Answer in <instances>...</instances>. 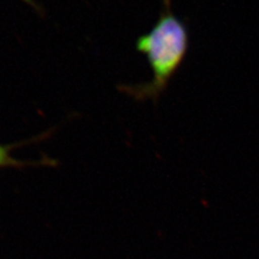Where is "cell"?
Instances as JSON below:
<instances>
[{
    "instance_id": "cell-1",
    "label": "cell",
    "mask_w": 259,
    "mask_h": 259,
    "mask_svg": "<svg viewBox=\"0 0 259 259\" xmlns=\"http://www.w3.org/2000/svg\"><path fill=\"white\" fill-rule=\"evenodd\" d=\"M189 49L187 25L171 10H163L150 30L136 41V50L144 54L152 71L147 82L121 85L119 90L136 101L157 103L183 65Z\"/></svg>"
},
{
    "instance_id": "cell-2",
    "label": "cell",
    "mask_w": 259,
    "mask_h": 259,
    "mask_svg": "<svg viewBox=\"0 0 259 259\" xmlns=\"http://www.w3.org/2000/svg\"><path fill=\"white\" fill-rule=\"evenodd\" d=\"M37 140H31L23 143H14V144H0V168L10 167V168H26L30 166H45L49 165L52 166L56 162L52 159L45 158L38 161H28V160H21L16 159L12 156V151L19 147V146H23L25 144H29L32 142H36Z\"/></svg>"
},
{
    "instance_id": "cell-3",
    "label": "cell",
    "mask_w": 259,
    "mask_h": 259,
    "mask_svg": "<svg viewBox=\"0 0 259 259\" xmlns=\"http://www.w3.org/2000/svg\"><path fill=\"white\" fill-rule=\"evenodd\" d=\"M22 2H24L25 4H27V5L31 6L32 8H35L36 10H40V9H39V7H38V6H37V4H36L35 0H22Z\"/></svg>"
},
{
    "instance_id": "cell-4",
    "label": "cell",
    "mask_w": 259,
    "mask_h": 259,
    "mask_svg": "<svg viewBox=\"0 0 259 259\" xmlns=\"http://www.w3.org/2000/svg\"><path fill=\"white\" fill-rule=\"evenodd\" d=\"M164 10H171V0H163Z\"/></svg>"
}]
</instances>
